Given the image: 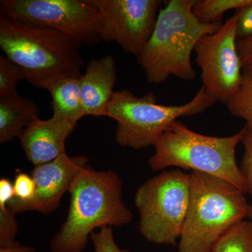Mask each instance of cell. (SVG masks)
<instances>
[{
    "label": "cell",
    "mask_w": 252,
    "mask_h": 252,
    "mask_svg": "<svg viewBox=\"0 0 252 252\" xmlns=\"http://www.w3.org/2000/svg\"><path fill=\"white\" fill-rule=\"evenodd\" d=\"M67 219L51 243V252H84L96 228L129 224L133 214L123 200L122 179L112 170L86 165L69 190Z\"/></svg>",
    "instance_id": "obj_1"
},
{
    "label": "cell",
    "mask_w": 252,
    "mask_h": 252,
    "mask_svg": "<svg viewBox=\"0 0 252 252\" xmlns=\"http://www.w3.org/2000/svg\"><path fill=\"white\" fill-rule=\"evenodd\" d=\"M82 46L51 28L0 15V47L39 89L64 78H80Z\"/></svg>",
    "instance_id": "obj_2"
},
{
    "label": "cell",
    "mask_w": 252,
    "mask_h": 252,
    "mask_svg": "<svg viewBox=\"0 0 252 252\" xmlns=\"http://www.w3.org/2000/svg\"><path fill=\"white\" fill-rule=\"evenodd\" d=\"M194 3L170 0L159 11L153 33L137 58L150 84H161L171 76L187 81L195 77L192 52L201 38L222 24L200 23L193 13Z\"/></svg>",
    "instance_id": "obj_3"
},
{
    "label": "cell",
    "mask_w": 252,
    "mask_h": 252,
    "mask_svg": "<svg viewBox=\"0 0 252 252\" xmlns=\"http://www.w3.org/2000/svg\"><path fill=\"white\" fill-rule=\"evenodd\" d=\"M190 199L179 252H213L232 228L248 217L245 194L223 179L190 172Z\"/></svg>",
    "instance_id": "obj_4"
},
{
    "label": "cell",
    "mask_w": 252,
    "mask_h": 252,
    "mask_svg": "<svg viewBox=\"0 0 252 252\" xmlns=\"http://www.w3.org/2000/svg\"><path fill=\"white\" fill-rule=\"evenodd\" d=\"M243 133V129L229 137L202 135L176 121L154 144L155 152L149 158V167L154 171L177 167L205 172L223 179L248 193L246 180L235 158Z\"/></svg>",
    "instance_id": "obj_5"
},
{
    "label": "cell",
    "mask_w": 252,
    "mask_h": 252,
    "mask_svg": "<svg viewBox=\"0 0 252 252\" xmlns=\"http://www.w3.org/2000/svg\"><path fill=\"white\" fill-rule=\"evenodd\" d=\"M216 102L203 87L191 100L180 105L158 104L153 93L137 97L130 91L122 90L114 92L104 117L117 122L118 144L139 150L154 146L179 118L201 114Z\"/></svg>",
    "instance_id": "obj_6"
},
{
    "label": "cell",
    "mask_w": 252,
    "mask_h": 252,
    "mask_svg": "<svg viewBox=\"0 0 252 252\" xmlns=\"http://www.w3.org/2000/svg\"><path fill=\"white\" fill-rule=\"evenodd\" d=\"M190 187V174L175 169L149 179L137 189L139 230L147 241L176 246L188 210Z\"/></svg>",
    "instance_id": "obj_7"
},
{
    "label": "cell",
    "mask_w": 252,
    "mask_h": 252,
    "mask_svg": "<svg viewBox=\"0 0 252 252\" xmlns=\"http://www.w3.org/2000/svg\"><path fill=\"white\" fill-rule=\"evenodd\" d=\"M1 14L61 32L81 45L102 41L100 16L91 0H1Z\"/></svg>",
    "instance_id": "obj_8"
},
{
    "label": "cell",
    "mask_w": 252,
    "mask_h": 252,
    "mask_svg": "<svg viewBox=\"0 0 252 252\" xmlns=\"http://www.w3.org/2000/svg\"><path fill=\"white\" fill-rule=\"evenodd\" d=\"M238 19L235 13L218 31L201 38L194 50L201 69L202 87L217 102L224 104L238 91L243 75L237 48Z\"/></svg>",
    "instance_id": "obj_9"
},
{
    "label": "cell",
    "mask_w": 252,
    "mask_h": 252,
    "mask_svg": "<svg viewBox=\"0 0 252 252\" xmlns=\"http://www.w3.org/2000/svg\"><path fill=\"white\" fill-rule=\"evenodd\" d=\"M100 16L102 41L117 43L138 58L157 23L160 0H91Z\"/></svg>",
    "instance_id": "obj_10"
},
{
    "label": "cell",
    "mask_w": 252,
    "mask_h": 252,
    "mask_svg": "<svg viewBox=\"0 0 252 252\" xmlns=\"http://www.w3.org/2000/svg\"><path fill=\"white\" fill-rule=\"evenodd\" d=\"M89 162V159L83 156L69 157L65 153L52 161L34 167L31 175L36 186L34 198L28 202L13 198L8 209L14 215L29 211L51 215L57 210L63 195L69 192L74 179Z\"/></svg>",
    "instance_id": "obj_11"
},
{
    "label": "cell",
    "mask_w": 252,
    "mask_h": 252,
    "mask_svg": "<svg viewBox=\"0 0 252 252\" xmlns=\"http://www.w3.org/2000/svg\"><path fill=\"white\" fill-rule=\"evenodd\" d=\"M77 125L55 117L47 120L35 118L19 137L28 160L35 167L65 154L66 140Z\"/></svg>",
    "instance_id": "obj_12"
},
{
    "label": "cell",
    "mask_w": 252,
    "mask_h": 252,
    "mask_svg": "<svg viewBox=\"0 0 252 252\" xmlns=\"http://www.w3.org/2000/svg\"><path fill=\"white\" fill-rule=\"evenodd\" d=\"M117 79V64L112 56L91 60L79 78L86 116L104 117L107 104L114 94Z\"/></svg>",
    "instance_id": "obj_13"
},
{
    "label": "cell",
    "mask_w": 252,
    "mask_h": 252,
    "mask_svg": "<svg viewBox=\"0 0 252 252\" xmlns=\"http://www.w3.org/2000/svg\"><path fill=\"white\" fill-rule=\"evenodd\" d=\"M40 109L32 99L22 96L0 97V144L19 138L36 117Z\"/></svg>",
    "instance_id": "obj_14"
},
{
    "label": "cell",
    "mask_w": 252,
    "mask_h": 252,
    "mask_svg": "<svg viewBox=\"0 0 252 252\" xmlns=\"http://www.w3.org/2000/svg\"><path fill=\"white\" fill-rule=\"evenodd\" d=\"M46 90L52 98L53 117L74 124L85 117L79 78L59 79L50 84Z\"/></svg>",
    "instance_id": "obj_15"
},
{
    "label": "cell",
    "mask_w": 252,
    "mask_h": 252,
    "mask_svg": "<svg viewBox=\"0 0 252 252\" xmlns=\"http://www.w3.org/2000/svg\"><path fill=\"white\" fill-rule=\"evenodd\" d=\"M252 4V0H198L193 13L203 24H222L223 15L231 9H240Z\"/></svg>",
    "instance_id": "obj_16"
},
{
    "label": "cell",
    "mask_w": 252,
    "mask_h": 252,
    "mask_svg": "<svg viewBox=\"0 0 252 252\" xmlns=\"http://www.w3.org/2000/svg\"><path fill=\"white\" fill-rule=\"evenodd\" d=\"M225 105L233 117L243 119L252 128V70L243 69L238 91Z\"/></svg>",
    "instance_id": "obj_17"
},
{
    "label": "cell",
    "mask_w": 252,
    "mask_h": 252,
    "mask_svg": "<svg viewBox=\"0 0 252 252\" xmlns=\"http://www.w3.org/2000/svg\"><path fill=\"white\" fill-rule=\"evenodd\" d=\"M213 252H252V221L244 220L225 233Z\"/></svg>",
    "instance_id": "obj_18"
},
{
    "label": "cell",
    "mask_w": 252,
    "mask_h": 252,
    "mask_svg": "<svg viewBox=\"0 0 252 252\" xmlns=\"http://www.w3.org/2000/svg\"><path fill=\"white\" fill-rule=\"evenodd\" d=\"M23 79L26 77L23 69L7 58L0 56V97L18 95L16 86Z\"/></svg>",
    "instance_id": "obj_19"
},
{
    "label": "cell",
    "mask_w": 252,
    "mask_h": 252,
    "mask_svg": "<svg viewBox=\"0 0 252 252\" xmlns=\"http://www.w3.org/2000/svg\"><path fill=\"white\" fill-rule=\"evenodd\" d=\"M18 223L15 215L7 205H0V247L9 246L17 243Z\"/></svg>",
    "instance_id": "obj_20"
},
{
    "label": "cell",
    "mask_w": 252,
    "mask_h": 252,
    "mask_svg": "<svg viewBox=\"0 0 252 252\" xmlns=\"http://www.w3.org/2000/svg\"><path fill=\"white\" fill-rule=\"evenodd\" d=\"M242 143L244 154L240 164V170L246 180L248 193L252 195V128L245 126Z\"/></svg>",
    "instance_id": "obj_21"
},
{
    "label": "cell",
    "mask_w": 252,
    "mask_h": 252,
    "mask_svg": "<svg viewBox=\"0 0 252 252\" xmlns=\"http://www.w3.org/2000/svg\"><path fill=\"white\" fill-rule=\"evenodd\" d=\"M95 252H129L119 248L114 240L111 226H104L91 235Z\"/></svg>",
    "instance_id": "obj_22"
},
{
    "label": "cell",
    "mask_w": 252,
    "mask_h": 252,
    "mask_svg": "<svg viewBox=\"0 0 252 252\" xmlns=\"http://www.w3.org/2000/svg\"><path fill=\"white\" fill-rule=\"evenodd\" d=\"M14 197L16 200L28 202L35 195L36 186L31 176L19 171L16 174L14 182Z\"/></svg>",
    "instance_id": "obj_23"
},
{
    "label": "cell",
    "mask_w": 252,
    "mask_h": 252,
    "mask_svg": "<svg viewBox=\"0 0 252 252\" xmlns=\"http://www.w3.org/2000/svg\"><path fill=\"white\" fill-rule=\"evenodd\" d=\"M238 14L237 36L238 39L252 36V4L236 10Z\"/></svg>",
    "instance_id": "obj_24"
},
{
    "label": "cell",
    "mask_w": 252,
    "mask_h": 252,
    "mask_svg": "<svg viewBox=\"0 0 252 252\" xmlns=\"http://www.w3.org/2000/svg\"><path fill=\"white\" fill-rule=\"evenodd\" d=\"M237 48L243 69L252 70V36L238 39Z\"/></svg>",
    "instance_id": "obj_25"
},
{
    "label": "cell",
    "mask_w": 252,
    "mask_h": 252,
    "mask_svg": "<svg viewBox=\"0 0 252 252\" xmlns=\"http://www.w3.org/2000/svg\"><path fill=\"white\" fill-rule=\"evenodd\" d=\"M14 197V185L8 179L0 180V205H8Z\"/></svg>",
    "instance_id": "obj_26"
},
{
    "label": "cell",
    "mask_w": 252,
    "mask_h": 252,
    "mask_svg": "<svg viewBox=\"0 0 252 252\" xmlns=\"http://www.w3.org/2000/svg\"><path fill=\"white\" fill-rule=\"evenodd\" d=\"M0 252H35V250L31 247L23 246L17 242L9 246L0 247Z\"/></svg>",
    "instance_id": "obj_27"
},
{
    "label": "cell",
    "mask_w": 252,
    "mask_h": 252,
    "mask_svg": "<svg viewBox=\"0 0 252 252\" xmlns=\"http://www.w3.org/2000/svg\"><path fill=\"white\" fill-rule=\"evenodd\" d=\"M248 217L252 220V205H249Z\"/></svg>",
    "instance_id": "obj_28"
}]
</instances>
